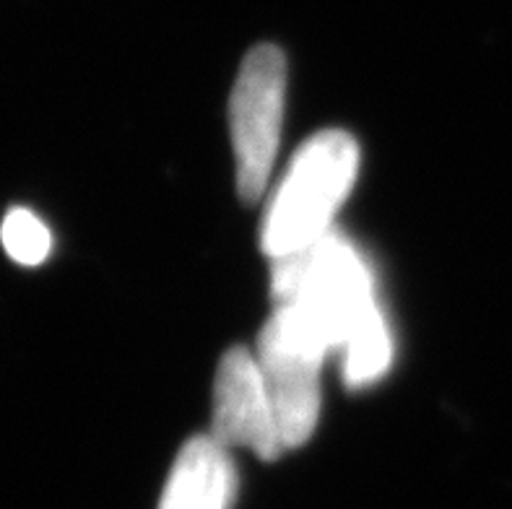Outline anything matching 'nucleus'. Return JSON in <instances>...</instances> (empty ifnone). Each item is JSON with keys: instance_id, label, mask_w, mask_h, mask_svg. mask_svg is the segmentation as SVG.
<instances>
[{"instance_id": "f257e3e1", "label": "nucleus", "mask_w": 512, "mask_h": 509, "mask_svg": "<svg viewBox=\"0 0 512 509\" xmlns=\"http://www.w3.org/2000/svg\"><path fill=\"white\" fill-rule=\"evenodd\" d=\"M273 297L279 307L292 310L328 351L344 348L364 317L377 310L370 268L338 232L273 260Z\"/></svg>"}, {"instance_id": "f03ea898", "label": "nucleus", "mask_w": 512, "mask_h": 509, "mask_svg": "<svg viewBox=\"0 0 512 509\" xmlns=\"http://www.w3.org/2000/svg\"><path fill=\"white\" fill-rule=\"evenodd\" d=\"M359 169V146L346 130H320L294 154L268 203L260 245L268 258L315 245L331 232L333 216L349 198Z\"/></svg>"}, {"instance_id": "7ed1b4c3", "label": "nucleus", "mask_w": 512, "mask_h": 509, "mask_svg": "<svg viewBox=\"0 0 512 509\" xmlns=\"http://www.w3.org/2000/svg\"><path fill=\"white\" fill-rule=\"evenodd\" d=\"M286 97V55L276 45H255L242 60L229 97V133L237 159V190L245 203L266 193L279 151Z\"/></svg>"}, {"instance_id": "20e7f679", "label": "nucleus", "mask_w": 512, "mask_h": 509, "mask_svg": "<svg viewBox=\"0 0 512 509\" xmlns=\"http://www.w3.org/2000/svg\"><path fill=\"white\" fill-rule=\"evenodd\" d=\"M325 354L328 348L286 307H276L266 328L260 330L258 367L286 450L305 445L318 426Z\"/></svg>"}, {"instance_id": "39448f33", "label": "nucleus", "mask_w": 512, "mask_h": 509, "mask_svg": "<svg viewBox=\"0 0 512 509\" xmlns=\"http://www.w3.org/2000/svg\"><path fill=\"white\" fill-rule=\"evenodd\" d=\"M211 437L224 447H247L263 460L286 452L258 359L242 346L229 348L216 372Z\"/></svg>"}, {"instance_id": "423d86ee", "label": "nucleus", "mask_w": 512, "mask_h": 509, "mask_svg": "<svg viewBox=\"0 0 512 509\" xmlns=\"http://www.w3.org/2000/svg\"><path fill=\"white\" fill-rule=\"evenodd\" d=\"M237 497V471L227 447L214 437H193L177 455L159 509H229Z\"/></svg>"}, {"instance_id": "0eeeda50", "label": "nucleus", "mask_w": 512, "mask_h": 509, "mask_svg": "<svg viewBox=\"0 0 512 509\" xmlns=\"http://www.w3.org/2000/svg\"><path fill=\"white\" fill-rule=\"evenodd\" d=\"M393 359V341L383 312L377 307L359 323L344 346V380L349 387H364L380 380Z\"/></svg>"}, {"instance_id": "6e6552de", "label": "nucleus", "mask_w": 512, "mask_h": 509, "mask_svg": "<svg viewBox=\"0 0 512 509\" xmlns=\"http://www.w3.org/2000/svg\"><path fill=\"white\" fill-rule=\"evenodd\" d=\"M0 242L19 265L45 263L52 250V234L45 221L26 208H13L0 226Z\"/></svg>"}]
</instances>
